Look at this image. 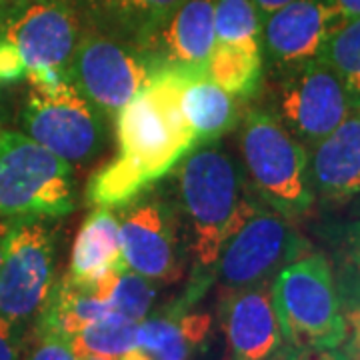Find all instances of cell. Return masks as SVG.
I'll list each match as a JSON object with an SVG mask.
<instances>
[{"label": "cell", "instance_id": "cell-32", "mask_svg": "<svg viewBox=\"0 0 360 360\" xmlns=\"http://www.w3.org/2000/svg\"><path fill=\"white\" fill-rule=\"evenodd\" d=\"M180 326L182 333L186 336V340L191 342V347H198L205 342L210 330V316L202 312H180Z\"/></svg>", "mask_w": 360, "mask_h": 360}, {"label": "cell", "instance_id": "cell-25", "mask_svg": "<svg viewBox=\"0 0 360 360\" xmlns=\"http://www.w3.org/2000/svg\"><path fill=\"white\" fill-rule=\"evenodd\" d=\"M319 58L340 77L352 103L360 106V18L338 26Z\"/></svg>", "mask_w": 360, "mask_h": 360}, {"label": "cell", "instance_id": "cell-39", "mask_svg": "<svg viewBox=\"0 0 360 360\" xmlns=\"http://www.w3.org/2000/svg\"><path fill=\"white\" fill-rule=\"evenodd\" d=\"M4 8H6V0H0V22H2V14H4Z\"/></svg>", "mask_w": 360, "mask_h": 360}, {"label": "cell", "instance_id": "cell-29", "mask_svg": "<svg viewBox=\"0 0 360 360\" xmlns=\"http://www.w3.org/2000/svg\"><path fill=\"white\" fill-rule=\"evenodd\" d=\"M20 360H78V354L75 352L70 340H66L63 336L37 333L34 347Z\"/></svg>", "mask_w": 360, "mask_h": 360}, {"label": "cell", "instance_id": "cell-35", "mask_svg": "<svg viewBox=\"0 0 360 360\" xmlns=\"http://www.w3.org/2000/svg\"><path fill=\"white\" fill-rule=\"evenodd\" d=\"M252 2H255V6H257L260 18L264 20L269 14H272L274 11H278V8H283L284 4H288V2H292V0H252Z\"/></svg>", "mask_w": 360, "mask_h": 360}, {"label": "cell", "instance_id": "cell-6", "mask_svg": "<svg viewBox=\"0 0 360 360\" xmlns=\"http://www.w3.org/2000/svg\"><path fill=\"white\" fill-rule=\"evenodd\" d=\"M20 122L26 136L72 167L92 162L106 142L104 116L68 78L54 86H30Z\"/></svg>", "mask_w": 360, "mask_h": 360}, {"label": "cell", "instance_id": "cell-17", "mask_svg": "<svg viewBox=\"0 0 360 360\" xmlns=\"http://www.w3.org/2000/svg\"><path fill=\"white\" fill-rule=\"evenodd\" d=\"M112 312L108 300L92 290L90 284L75 281L68 272L60 281H54L42 309L37 314L34 333L58 335L70 340L84 326L101 321Z\"/></svg>", "mask_w": 360, "mask_h": 360}, {"label": "cell", "instance_id": "cell-5", "mask_svg": "<svg viewBox=\"0 0 360 360\" xmlns=\"http://www.w3.org/2000/svg\"><path fill=\"white\" fill-rule=\"evenodd\" d=\"M75 208V167L25 132L0 130V219L56 220Z\"/></svg>", "mask_w": 360, "mask_h": 360}, {"label": "cell", "instance_id": "cell-4", "mask_svg": "<svg viewBox=\"0 0 360 360\" xmlns=\"http://www.w3.org/2000/svg\"><path fill=\"white\" fill-rule=\"evenodd\" d=\"M270 296L286 347H342V300L335 269L322 252H304L288 262L270 283Z\"/></svg>", "mask_w": 360, "mask_h": 360}, {"label": "cell", "instance_id": "cell-14", "mask_svg": "<svg viewBox=\"0 0 360 360\" xmlns=\"http://www.w3.org/2000/svg\"><path fill=\"white\" fill-rule=\"evenodd\" d=\"M342 22L335 0H292L284 4L262 20L264 68L276 72L319 58Z\"/></svg>", "mask_w": 360, "mask_h": 360}, {"label": "cell", "instance_id": "cell-1", "mask_svg": "<svg viewBox=\"0 0 360 360\" xmlns=\"http://www.w3.org/2000/svg\"><path fill=\"white\" fill-rule=\"evenodd\" d=\"M194 77L155 72L115 118L118 155L98 168L89 186L92 206L120 208L165 179L196 144L182 112V90Z\"/></svg>", "mask_w": 360, "mask_h": 360}, {"label": "cell", "instance_id": "cell-23", "mask_svg": "<svg viewBox=\"0 0 360 360\" xmlns=\"http://www.w3.org/2000/svg\"><path fill=\"white\" fill-rule=\"evenodd\" d=\"M182 309L148 314L139 322V347L153 360H188L193 347L180 326Z\"/></svg>", "mask_w": 360, "mask_h": 360}, {"label": "cell", "instance_id": "cell-38", "mask_svg": "<svg viewBox=\"0 0 360 360\" xmlns=\"http://www.w3.org/2000/svg\"><path fill=\"white\" fill-rule=\"evenodd\" d=\"M78 360H116V359L103 356V354H92V352H82V354H78Z\"/></svg>", "mask_w": 360, "mask_h": 360}, {"label": "cell", "instance_id": "cell-2", "mask_svg": "<svg viewBox=\"0 0 360 360\" xmlns=\"http://www.w3.org/2000/svg\"><path fill=\"white\" fill-rule=\"evenodd\" d=\"M170 172L194 266L214 270L222 246L262 202L248 188L243 165L219 141L194 146Z\"/></svg>", "mask_w": 360, "mask_h": 360}, {"label": "cell", "instance_id": "cell-12", "mask_svg": "<svg viewBox=\"0 0 360 360\" xmlns=\"http://www.w3.org/2000/svg\"><path fill=\"white\" fill-rule=\"evenodd\" d=\"M82 34L70 0H6L0 39L16 46L30 70H65Z\"/></svg>", "mask_w": 360, "mask_h": 360}, {"label": "cell", "instance_id": "cell-36", "mask_svg": "<svg viewBox=\"0 0 360 360\" xmlns=\"http://www.w3.org/2000/svg\"><path fill=\"white\" fill-rule=\"evenodd\" d=\"M116 360H153L144 350H142L141 347H134L132 350H129V352H124L122 356H118Z\"/></svg>", "mask_w": 360, "mask_h": 360}, {"label": "cell", "instance_id": "cell-37", "mask_svg": "<svg viewBox=\"0 0 360 360\" xmlns=\"http://www.w3.org/2000/svg\"><path fill=\"white\" fill-rule=\"evenodd\" d=\"M11 224L13 222L0 219V264H2V257H4V243H6V234L11 231Z\"/></svg>", "mask_w": 360, "mask_h": 360}, {"label": "cell", "instance_id": "cell-34", "mask_svg": "<svg viewBox=\"0 0 360 360\" xmlns=\"http://www.w3.org/2000/svg\"><path fill=\"white\" fill-rule=\"evenodd\" d=\"M335 4L345 22L360 18V0H335Z\"/></svg>", "mask_w": 360, "mask_h": 360}, {"label": "cell", "instance_id": "cell-31", "mask_svg": "<svg viewBox=\"0 0 360 360\" xmlns=\"http://www.w3.org/2000/svg\"><path fill=\"white\" fill-rule=\"evenodd\" d=\"M25 352V326L0 319V360H20Z\"/></svg>", "mask_w": 360, "mask_h": 360}, {"label": "cell", "instance_id": "cell-3", "mask_svg": "<svg viewBox=\"0 0 360 360\" xmlns=\"http://www.w3.org/2000/svg\"><path fill=\"white\" fill-rule=\"evenodd\" d=\"M238 142L252 194L290 222L304 219L316 202L309 148L262 106L246 110Z\"/></svg>", "mask_w": 360, "mask_h": 360}, {"label": "cell", "instance_id": "cell-24", "mask_svg": "<svg viewBox=\"0 0 360 360\" xmlns=\"http://www.w3.org/2000/svg\"><path fill=\"white\" fill-rule=\"evenodd\" d=\"M262 18L252 0H217L214 37L222 44H236L260 51Z\"/></svg>", "mask_w": 360, "mask_h": 360}, {"label": "cell", "instance_id": "cell-21", "mask_svg": "<svg viewBox=\"0 0 360 360\" xmlns=\"http://www.w3.org/2000/svg\"><path fill=\"white\" fill-rule=\"evenodd\" d=\"M205 75L208 80L219 84L220 89L226 90L232 96L248 98L262 84L264 58L260 51L214 42L212 52L206 60Z\"/></svg>", "mask_w": 360, "mask_h": 360}, {"label": "cell", "instance_id": "cell-20", "mask_svg": "<svg viewBox=\"0 0 360 360\" xmlns=\"http://www.w3.org/2000/svg\"><path fill=\"white\" fill-rule=\"evenodd\" d=\"M236 96L208 80L206 75L191 78L182 90V112L196 144L217 142L238 122Z\"/></svg>", "mask_w": 360, "mask_h": 360}, {"label": "cell", "instance_id": "cell-40", "mask_svg": "<svg viewBox=\"0 0 360 360\" xmlns=\"http://www.w3.org/2000/svg\"><path fill=\"white\" fill-rule=\"evenodd\" d=\"M356 198H359V200H356V206H354V214H356V217H360V194L356 196Z\"/></svg>", "mask_w": 360, "mask_h": 360}, {"label": "cell", "instance_id": "cell-9", "mask_svg": "<svg viewBox=\"0 0 360 360\" xmlns=\"http://www.w3.org/2000/svg\"><path fill=\"white\" fill-rule=\"evenodd\" d=\"M66 78L104 118H112L153 78L141 52L124 40L82 26Z\"/></svg>", "mask_w": 360, "mask_h": 360}, {"label": "cell", "instance_id": "cell-10", "mask_svg": "<svg viewBox=\"0 0 360 360\" xmlns=\"http://www.w3.org/2000/svg\"><path fill=\"white\" fill-rule=\"evenodd\" d=\"M307 252V243L288 219L260 205L222 246L212 276L222 290L270 284L281 270Z\"/></svg>", "mask_w": 360, "mask_h": 360}, {"label": "cell", "instance_id": "cell-22", "mask_svg": "<svg viewBox=\"0 0 360 360\" xmlns=\"http://www.w3.org/2000/svg\"><path fill=\"white\" fill-rule=\"evenodd\" d=\"M70 345L77 354L92 352L118 359L124 352L139 347V322L130 321L112 310L101 321L84 326L77 336L70 338Z\"/></svg>", "mask_w": 360, "mask_h": 360}, {"label": "cell", "instance_id": "cell-19", "mask_svg": "<svg viewBox=\"0 0 360 360\" xmlns=\"http://www.w3.org/2000/svg\"><path fill=\"white\" fill-rule=\"evenodd\" d=\"M124 264L120 248V222L112 208L94 206L78 231L68 274L82 284L96 283L104 272Z\"/></svg>", "mask_w": 360, "mask_h": 360}, {"label": "cell", "instance_id": "cell-18", "mask_svg": "<svg viewBox=\"0 0 360 360\" xmlns=\"http://www.w3.org/2000/svg\"><path fill=\"white\" fill-rule=\"evenodd\" d=\"M84 28L136 44L180 0H70Z\"/></svg>", "mask_w": 360, "mask_h": 360}, {"label": "cell", "instance_id": "cell-15", "mask_svg": "<svg viewBox=\"0 0 360 360\" xmlns=\"http://www.w3.org/2000/svg\"><path fill=\"white\" fill-rule=\"evenodd\" d=\"M220 322L232 360H278L286 350L270 284L224 290Z\"/></svg>", "mask_w": 360, "mask_h": 360}, {"label": "cell", "instance_id": "cell-11", "mask_svg": "<svg viewBox=\"0 0 360 360\" xmlns=\"http://www.w3.org/2000/svg\"><path fill=\"white\" fill-rule=\"evenodd\" d=\"M56 234L49 220L13 222L0 264V319L22 324L37 319L54 284Z\"/></svg>", "mask_w": 360, "mask_h": 360}, {"label": "cell", "instance_id": "cell-27", "mask_svg": "<svg viewBox=\"0 0 360 360\" xmlns=\"http://www.w3.org/2000/svg\"><path fill=\"white\" fill-rule=\"evenodd\" d=\"M335 276L347 321V338L340 348L352 360H360V278L342 270L335 272Z\"/></svg>", "mask_w": 360, "mask_h": 360}, {"label": "cell", "instance_id": "cell-8", "mask_svg": "<svg viewBox=\"0 0 360 360\" xmlns=\"http://www.w3.org/2000/svg\"><path fill=\"white\" fill-rule=\"evenodd\" d=\"M272 75L269 110L307 148L333 132L356 106L340 77L321 58Z\"/></svg>", "mask_w": 360, "mask_h": 360}, {"label": "cell", "instance_id": "cell-26", "mask_svg": "<svg viewBox=\"0 0 360 360\" xmlns=\"http://www.w3.org/2000/svg\"><path fill=\"white\" fill-rule=\"evenodd\" d=\"M155 298L156 283L130 270L127 264H122L116 270L112 284H110V292H108V302L115 312L127 316L130 321L141 322L150 314Z\"/></svg>", "mask_w": 360, "mask_h": 360}, {"label": "cell", "instance_id": "cell-28", "mask_svg": "<svg viewBox=\"0 0 360 360\" xmlns=\"http://www.w3.org/2000/svg\"><path fill=\"white\" fill-rule=\"evenodd\" d=\"M330 240L338 258V270L360 278V217L335 226L330 232Z\"/></svg>", "mask_w": 360, "mask_h": 360}, {"label": "cell", "instance_id": "cell-33", "mask_svg": "<svg viewBox=\"0 0 360 360\" xmlns=\"http://www.w3.org/2000/svg\"><path fill=\"white\" fill-rule=\"evenodd\" d=\"M278 360H352L342 348H290Z\"/></svg>", "mask_w": 360, "mask_h": 360}, {"label": "cell", "instance_id": "cell-30", "mask_svg": "<svg viewBox=\"0 0 360 360\" xmlns=\"http://www.w3.org/2000/svg\"><path fill=\"white\" fill-rule=\"evenodd\" d=\"M25 58L8 40L0 39V86H11L26 78Z\"/></svg>", "mask_w": 360, "mask_h": 360}, {"label": "cell", "instance_id": "cell-16", "mask_svg": "<svg viewBox=\"0 0 360 360\" xmlns=\"http://www.w3.org/2000/svg\"><path fill=\"white\" fill-rule=\"evenodd\" d=\"M310 179L316 198L345 205L360 194V106L322 141L309 148Z\"/></svg>", "mask_w": 360, "mask_h": 360}, {"label": "cell", "instance_id": "cell-7", "mask_svg": "<svg viewBox=\"0 0 360 360\" xmlns=\"http://www.w3.org/2000/svg\"><path fill=\"white\" fill-rule=\"evenodd\" d=\"M116 214L124 264L153 283L180 281L188 240L176 202L148 188Z\"/></svg>", "mask_w": 360, "mask_h": 360}, {"label": "cell", "instance_id": "cell-13", "mask_svg": "<svg viewBox=\"0 0 360 360\" xmlns=\"http://www.w3.org/2000/svg\"><path fill=\"white\" fill-rule=\"evenodd\" d=\"M214 11L217 0H180L134 44L153 75L162 70L205 75L217 42Z\"/></svg>", "mask_w": 360, "mask_h": 360}]
</instances>
